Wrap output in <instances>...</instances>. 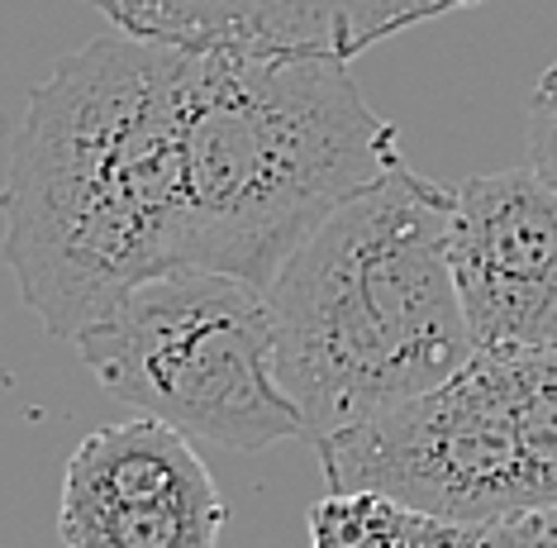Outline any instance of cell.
Returning <instances> with one entry per match:
<instances>
[{"mask_svg": "<svg viewBox=\"0 0 557 548\" xmlns=\"http://www.w3.org/2000/svg\"><path fill=\"white\" fill-rule=\"evenodd\" d=\"M476 525H453L367 487L310 506V548H476Z\"/></svg>", "mask_w": 557, "mask_h": 548, "instance_id": "obj_9", "label": "cell"}, {"mask_svg": "<svg viewBox=\"0 0 557 548\" xmlns=\"http://www.w3.org/2000/svg\"><path fill=\"white\" fill-rule=\"evenodd\" d=\"M224 520L191 435L158 415L100 425L62 473L58 534L67 548H220Z\"/></svg>", "mask_w": 557, "mask_h": 548, "instance_id": "obj_6", "label": "cell"}, {"mask_svg": "<svg viewBox=\"0 0 557 548\" xmlns=\"http://www.w3.org/2000/svg\"><path fill=\"white\" fill-rule=\"evenodd\" d=\"M314 453L329 491H386L453 525L557 506V349H476L434 391Z\"/></svg>", "mask_w": 557, "mask_h": 548, "instance_id": "obj_4", "label": "cell"}, {"mask_svg": "<svg viewBox=\"0 0 557 548\" xmlns=\"http://www.w3.org/2000/svg\"><path fill=\"white\" fill-rule=\"evenodd\" d=\"M448 258L476 349H557V191L534 168L453 186Z\"/></svg>", "mask_w": 557, "mask_h": 548, "instance_id": "obj_7", "label": "cell"}, {"mask_svg": "<svg viewBox=\"0 0 557 548\" xmlns=\"http://www.w3.org/2000/svg\"><path fill=\"white\" fill-rule=\"evenodd\" d=\"M453 186L396 162L268 282L276 377L306 439L414 401L476 353L448 258Z\"/></svg>", "mask_w": 557, "mask_h": 548, "instance_id": "obj_3", "label": "cell"}, {"mask_svg": "<svg viewBox=\"0 0 557 548\" xmlns=\"http://www.w3.org/2000/svg\"><path fill=\"white\" fill-rule=\"evenodd\" d=\"M91 5L120 34L153 44L352 62L391 34L481 0H91Z\"/></svg>", "mask_w": 557, "mask_h": 548, "instance_id": "obj_8", "label": "cell"}, {"mask_svg": "<svg viewBox=\"0 0 557 548\" xmlns=\"http://www.w3.org/2000/svg\"><path fill=\"white\" fill-rule=\"evenodd\" d=\"M400 134L344 58L186 48L176 267L262 287L344 200L396 168Z\"/></svg>", "mask_w": 557, "mask_h": 548, "instance_id": "obj_2", "label": "cell"}, {"mask_svg": "<svg viewBox=\"0 0 557 548\" xmlns=\"http://www.w3.org/2000/svg\"><path fill=\"white\" fill-rule=\"evenodd\" d=\"M524 144H529V168L557 191V58L539 76L534 96L524 114Z\"/></svg>", "mask_w": 557, "mask_h": 548, "instance_id": "obj_10", "label": "cell"}, {"mask_svg": "<svg viewBox=\"0 0 557 548\" xmlns=\"http://www.w3.org/2000/svg\"><path fill=\"white\" fill-rule=\"evenodd\" d=\"M476 548H557V506H534V511L491 520L481 525Z\"/></svg>", "mask_w": 557, "mask_h": 548, "instance_id": "obj_11", "label": "cell"}, {"mask_svg": "<svg viewBox=\"0 0 557 548\" xmlns=\"http://www.w3.org/2000/svg\"><path fill=\"white\" fill-rule=\"evenodd\" d=\"M72 349L106 397L200 443L262 453L306 435L276 377L268 291L234 272L172 267L144 277Z\"/></svg>", "mask_w": 557, "mask_h": 548, "instance_id": "obj_5", "label": "cell"}, {"mask_svg": "<svg viewBox=\"0 0 557 548\" xmlns=\"http://www.w3.org/2000/svg\"><path fill=\"white\" fill-rule=\"evenodd\" d=\"M186 48L110 34L29 92L0 186L5 263L48 334L77 343L124 291L176 267Z\"/></svg>", "mask_w": 557, "mask_h": 548, "instance_id": "obj_1", "label": "cell"}]
</instances>
